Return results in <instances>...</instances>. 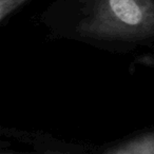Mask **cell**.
Masks as SVG:
<instances>
[{
    "label": "cell",
    "mask_w": 154,
    "mask_h": 154,
    "mask_svg": "<svg viewBox=\"0 0 154 154\" xmlns=\"http://www.w3.org/2000/svg\"><path fill=\"white\" fill-rule=\"evenodd\" d=\"M45 18L87 40L154 39V0H56Z\"/></svg>",
    "instance_id": "cell-1"
},
{
    "label": "cell",
    "mask_w": 154,
    "mask_h": 154,
    "mask_svg": "<svg viewBox=\"0 0 154 154\" xmlns=\"http://www.w3.org/2000/svg\"><path fill=\"white\" fill-rule=\"evenodd\" d=\"M120 148L129 154H154V133L136 137Z\"/></svg>",
    "instance_id": "cell-2"
},
{
    "label": "cell",
    "mask_w": 154,
    "mask_h": 154,
    "mask_svg": "<svg viewBox=\"0 0 154 154\" xmlns=\"http://www.w3.org/2000/svg\"><path fill=\"white\" fill-rule=\"evenodd\" d=\"M33 0H0V22L3 23L14 13Z\"/></svg>",
    "instance_id": "cell-3"
},
{
    "label": "cell",
    "mask_w": 154,
    "mask_h": 154,
    "mask_svg": "<svg viewBox=\"0 0 154 154\" xmlns=\"http://www.w3.org/2000/svg\"><path fill=\"white\" fill-rule=\"evenodd\" d=\"M108 154H129V153H127L125 150H122V148H118V149H115V150H113V151H111V152H109Z\"/></svg>",
    "instance_id": "cell-4"
},
{
    "label": "cell",
    "mask_w": 154,
    "mask_h": 154,
    "mask_svg": "<svg viewBox=\"0 0 154 154\" xmlns=\"http://www.w3.org/2000/svg\"><path fill=\"white\" fill-rule=\"evenodd\" d=\"M43 154H71V153H66V152H59V151H49Z\"/></svg>",
    "instance_id": "cell-5"
}]
</instances>
